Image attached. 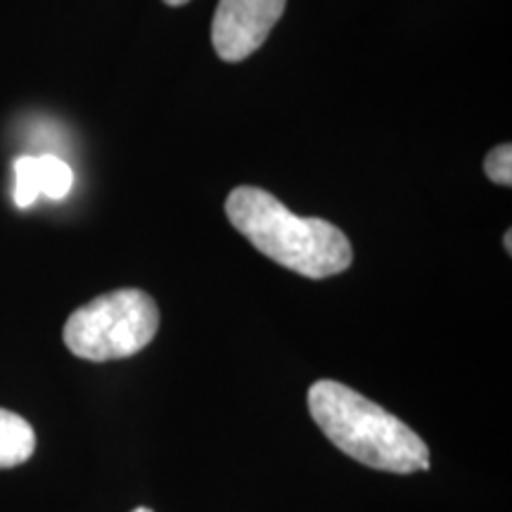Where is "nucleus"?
I'll list each match as a JSON object with an SVG mask.
<instances>
[{
	"label": "nucleus",
	"mask_w": 512,
	"mask_h": 512,
	"mask_svg": "<svg viewBox=\"0 0 512 512\" xmlns=\"http://www.w3.org/2000/svg\"><path fill=\"white\" fill-rule=\"evenodd\" d=\"M228 221L275 264L304 278L323 280L344 273L354 261L347 235L325 219L292 214L271 192L240 185L226 200Z\"/></svg>",
	"instance_id": "nucleus-1"
},
{
	"label": "nucleus",
	"mask_w": 512,
	"mask_h": 512,
	"mask_svg": "<svg viewBox=\"0 0 512 512\" xmlns=\"http://www.w3.org/2000/svg\"><path fill=\"white\" fill-rule=\"evenodd\" d=\"M309 411L339 451L373 470L411 475L430 467V448L406 422L335 380L309 389Z\"/></svg>",
	"instance_id": "nucleus-2"
},
{
	"label": "nucleus",
	"mask_w": 512,
	"mask_h": 512,
	"mask_svg": "<svg viewBox=\"0 0 512 512\" xmlns=\"http://www.w3.org/2000/svg\"><path fill=\"white\" fill-rule=\"evenodd\" d=\"M157 330L155 299L143 290H117L100 294L69 316L64 344L86 361H117L143 351Z\"/></svg>",
	"instance_id": "nucleus-3"
},
{
	"label": "nucleus",
	"mask_w": 512,
	"mask_h": 512,
	"mask_svg": "<svg viewBox=\"0 0 512 512\" xmlns=\"http://www.w3.org/2000/svg\"><path fill=\"white\" fill-rule=\"evenodd\" d=\"M287 0H219L211 41L223 62H242L266 43Z\"/></svg>",
	"instance_id": "nucleus-4"
},
{
	"label": "nucleus",
	"mask_w": 512,
	"mask_h": 512,
	"mask_svg": "<svg viewBox=\"0 0 512 512\" xmlns=\"http://www.w3.org/2000/svg\"><path fill=\"white\" fill-rule=\"evenodd\" d=\"M74 174L69 164L55 155L41 157H17L15 159V204L27 209L46 195L48 200H64L72 190Z\"/></svg>",
	"instance_id": "nucleus-5"
},
{
	"label": "nucleus",
	"mask_w": 512,
	"mask_h": 512,
	"mask_svg": "<svg viewBox=\"0 0 512 512\" xmlns=\"http://www.w3.org/2000/svg\"><path fill=\"white\" fill-rule=\"evenodd\" d=\"M36 434L22 415L0 408V470L17 467L34 456Z\"/></svg>",
	"instance_id": "nucleus-6"
},
{
	"label": "nucleus",
	"mask_w": 512,
	"mask_h": 512,
	"mask_svg": "<svg viewBox=\"0 0 512 512\" xmlns=\"http://www.w3.org/2000/svg\"><path fill=\"white\" fill-rule=\"evenodd\" d=\"M484 171L496 185H512V147L510 143L496 145L484 159Z\"/></svg>",
	"instance_id": "nucleus-7"
},
{
	"label": "nucleus",
	"mask_w": 512,
	"mask_h": 512,
	"mask_svg": "<svg viewBox=\"0 0 512 512\" xmlns=\"http://www.w3.org/2000/svg\"><path fill=\"white\" fill-rule=\"evenodd\" d=\"M505 252H508V254H512V233H510V230H508V233H505Z\"/></svg>",
	"instance_id": "nucleus-8"
},
{
	"label": "nucleus",
	"mask_w": 512,
	"mask_h": 512,
	"mask_svg": "<svg viewBox=\"0 0 512 512\" xmlns=\"http://www.w3.org/2000/svg\"><path fill=\"white\" fill-rule=\"evenodd\" d=\"M166 5H171V8H181V5H185V3H190V0H164Z\"/></svg>",
	"instance_id": "nucleus-9"
},
{
	"label": "nucleus",
	"mask_w": 512,
	"mask_h": 512,
	"mask_svg": "<svg viewBox=\"0 0 512 512\" xmlns=\"http://www.w3.org/2000/svg\"><path fill=\"white\" fill-rule=\"evenodd\" d=\"M133 512H152V510L150 508H136Z\"/></svg>",
	"instance_id": "nucleus-10"
}]
</instances>
